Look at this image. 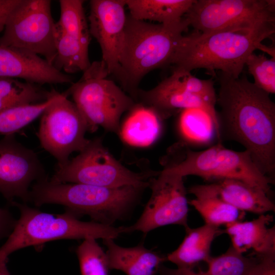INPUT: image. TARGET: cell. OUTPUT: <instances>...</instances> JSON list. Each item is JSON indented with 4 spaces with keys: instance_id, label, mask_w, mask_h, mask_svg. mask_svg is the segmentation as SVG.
<instances>
[{
    "instance_id": "cell-16",
    "label": "cell",
    "mask_w": 275,
    "mask_h": 275,
    "mask_svg": "<svg viewBox=\"0 0 275 275\" xmlns=\"http://www.w3.org/2000/svg\"><path fill=\"white\" fill-rule=\"evenodd\" d=\"M0 77L21 78L34 84L72 83L73 78L44 58L23 49L0 46Z\"/></svg>"
},
{
    "instance_id": "cell-2",
    "label": "cell",
    "mask_w": 275,
    "mask_h": 275,
    "mask_svg": "<svg viewBox=\"0 0 275 275\" xmlns=\"http://www.w3.org/2000/svg\"><path fill=\"white\" fill-rule=\"evenodd\" d=\"M274 32V23H269L252 28L183 36L169 64L173 69L189 72L196 69L211 73L219 70L237 78L248 57L256 49L262 50L265 45L262 42L272 38Z\"/></svg>"
},
{
    "instance_id": "cell-14",
    "label": "cell",
    "mask_w": 275,
    "mask_h": 275,
    "mask_svg": "<svg viewBox=\"0 0 275 275\" xmlns=\"http://www.w3.org/2000/svg\"><path fill=\"white\" fill-rule=\"evenodd\" d=\"M125 0H91L89 28L99 43L101 61L108 74L117 75L119 57L127 16Z\"/></svg>"
},
{
    "instance_id": "cell-18",
    "label": "cell",
    "mask_w": 275,
    "mask_h": 275,
    "mask_svg": "<svg viewBox=\"0 0 275 275\" xmlns=\"http://www.w3.org/2000/svg\"><path fill=\"white\" fill-rule=\"evenodd\" d=\"M89 29L62 28L55 23L56 54L53 66L67 73L84 72L91 66L89 58Z\"/></svg>"
},
{
    "instance_id": "cell-26",
    "label": "cell",
    "mask_w": 275,
    "mask_h": 275,
    "mask_svg": "<svg viewBox=\"0 0 275 275\" xmlns=\"http://www.w3.org/2000/svg\"><path fill=\"white\" fill-rule=\"evenodd\" d=\"M51 94V90L45 91L36 84L0 77V112L14 106L43 102Z\"/></svg>"
},
{
    "instance_id": "cell-11",
    "label": "cell",
    "mask_w": 275,
    "mask_h": 275,
    "mask_svg": "<svg viewBox=\"0 0 275 275\" xmlns=\"http://www.w3.org/2000/svg\"><path fill=\"white\" fill-rule=\"evenodd\" d=\"M38 137L41 146L62 166L74 152H80L90 140L85 134L87 123L75 104L64 93L41 115Z\"/></svg>"
},
{
    "instance_id": "cell-4",
    "label": "cell",
    "mask_w": 275,
    "mask_h": 275,
    "mask_svg": "<svg viewBox=\"0 0 275 275\" xmlns=\"http://www.w3.org/2000/svg\"><path fill=\"white\" fill-rule=\"evenodd\" d=\"M143 189L55 182L47 177L33 184L29 202L38 207L48 204L61 205L65 211L78 218L88 215L92 221L112 225L133 206Z\"/></svg>"
},
{
    "instance_id": "cell-7",
    "label": "cell",
    "mask_w": 275,
    "mask_h": 275,
    "mask_svg": "<svg viewBox=\"0 0 275 275\" xmlns=\"http://www.w3.org/2000/svg\"><path fill=\"white\" fill-rule=\"evenodd\" d=\"M107 75L101 61L93 62L80 79L72 82L64 93L72 96L87 123L88 131L93 132L100 126L119 134L121 116L136 103L113 80L107 79Z\"/></svg>"
},
{
    "instance_id": "cell-34",
    "label": "cell",
    "mask_w": 275,
    "mask_h": 275,
    "mask_svg": "<svg viewBox=\"0 0 275 275\" xmlns=\"http://www.w3.org/2000/svg\"><path fill=\"white\" fill-rule=\"evenodd\" d=\"M8 262V260L0 261V275H11L7 267Z\"/></svg>"
},
{
    "instance_id": "cell-9",
    "label": "cell",
    "mask_w": 275,
    "mask_h": 275,
    "mask_svg": "<svg viewBox=\"0 0 275 275\" xmlns=\"http://www.w3.org/2000/svg\"><path fill=\"white\" fill-rule=\"evenodd\" d=\"M184 17L203 34L252 28L275 22V1L195 0Z\"/></svg>"
},
{
    "instance_id": "cell-33",
    "label": "cell",
    "mask_w": 275,
    "mask_h": 275,
    "mask_svg": "<svg viewBox=\"0 0 275 275\" xmlns=\"http://www.w3.org/2000/svg\"><path fill=\"white\" fill-rule=\"evenodd\" d=\"M21 0H0V32L5 28L7 18Z\"/></svg>"
},
{
    "instance_id": "cell-27",
    "label": "cell",
    "mask_w": 275,
    "mask_h": 275,
    "mask_svg": "<svg viewBox=\"0 0 275 275\" xmlns=\"http://www.w3.org/2000/svg\"><path fill=\"white\" fill-rule=\"evenodd\" d=\"M60 94L52 89L50 97L43 102L14 106L0 112V135L14 134L22 129L41 116Z\"/></svg>"
},
{
    "instance_id": "cell-13",
    "label": "cell",
    "mask_w": 275,
    "mask_h": 275,
    "mask_svg": "<svg viewBox=\"0 0 275 275\" xmlns=\"http://www.w3.org/2000/svg\"><path fill=\"white\" fill-rule=\"evenodd\" d=\"M47 177L37 154L14 134L0 140V193L9 204L16 198L29 202L31 184Z\"/></svg>"
},
{
    "instance_id": "cell-28",
    "label": "cell",
    "mask_w": 275,
    "mask_h": 275,
    "mask_svg": "<svg viewBox=\"0 0 275 275\" xmlns=\"http://www.w3.org/2000/svg\"><path fill=\"white\" fill-rule=\"evenodd\" d=\"M179 127L183 135L191 141L207 143L215 136V125L211 117L201 109L182 111Z\"/></svg>"
},
{
    "instance_id": "cell-5",
    "label": "cell",
    "mask_w": 275,
    "mask_h": 275,
    "mask_svg": "<svg viewBox=\"0 0 275 275\" xmlns=\"http://www.w3.org/2000/svg\"><path fill=\"white\" fill-rule=\"evenodd\" d=\"M20 217L6 241L0 247V261L9 260L13 252L30 246L38 247L46 242L62 239H115L123 233V227H115L98 222H84L71 212H45L26 203L13 201Z\"/></svg>"
},
{
    "instance_id": "cell-25",
    "label": "cell",
    "mask_w": 275,
    "mask_h": 275,
    "mask_svg": "<svg viewBox=\"0 0 275 275\" xmlns=\"http://www.w3.org/2000/svg\"><path fill=\"white\" fill-rule=\"evenodd\" d=\"M257 260L255 256H244L231 246L224 254L211 257L206 270L196 272L193 269L170 268L162 265L159 275H249Z\"/></svg>"
},
{
    "instance_id": "cell-22",
    "label": "cell",
    "mask_w": 275,
    "mask_h": 275,
    "mask_svg": "<svg viewBox=\"0 0 275 275\" xmlns=\"http://www.w3.org/2000/svg\"><path fill=\"white\" fill-rule=\"evenodd\" d=\"M187 191L195 196L188 204L199 213L206 224L220 227L241 221L244 216V212L221 199L212 182L191 186Z\"/></svg>"
},
{
    "instance_id": "cell-20",
    "label": "cell",
    "mask_w": 275,
    "mask_h": 275,
    "mask_svg": "<svg viewBox=\"0 0 275 275\" xmlns=\"http://www.w3.org/2000/svg\"><path fill=\"white\" fill-rule=\"evenodd\" d=\"M211 182L221 199L239 210L261 215L275 210L269 195L259 187L232 178Z\"/></svg>"
},
{
    "instance_id": "cell-21",
    "label": "cell",
    "mask_w": 275,
    "mask_h": 275,
    "mask_svg": "<svg viewBox=\"0 0 275 275\" xmlns=\"http://www.w3.org/2000/svg\"><path fill=\"white\" fill-rule=\"evenodd\" d=\"M185 236L175 251L168 254L167 261L176 265L178 268L193 269L201 262L206 263L210 257L211 246L215 237L223 231L211 225L185 228Z\"/></svg>"
},
{
    "instance_id": "cell-8",
    "label": "cell",
    "mask_w": 275,
    "mask_h": 275,
    "mask_svg": "<svg viewBox=\"0 0 275 275\" xmlns=\"http://www.w3.org/2000/svg\"><path fill=\"white\" fill-rule=\"evenodd\" d=\"M158 172L137 173L118 161L100 138L90 140L88 145L65 164L57 166L49 179L55 182L82 183L118 187L132 186L145 188Z\"/></svg>"
},
{
    "instance_id": "cell-23",
    "label": "cell",
    "mask_w": 275,
    "mask_h": 275,
    "mask_svg": "<svg viewBox=\"0 0 275 275\" xmlns=\"http://www.w3.org/2000/svg\"><path fill=\"white\" fill-rule=\"evenodd\" d=\"M120 126L119 134L126 144L135 147L152 145L159 137L161 119L152 108L136 103Z\"/></svg>"
},
{
    "instance_id": "cell-10",
    "label": "cell",
    "mask_w": 275,
    "mask_h": 275,
    "mask_svg": "<svg viewBox=\"0 0 275 275\" xmlns=\"http://www.w3.org/2000/svg\"><path fill=\"white\" fill-rule=\"evenodd\" d=\"M55 23L50 0H21L7 18L0 46L28 51L52 64Z\"/></svg>"
},
{
    "instance_id": "cell-29",
    "label": "cell",
    "mask_w": 275,
    "mask_h": 275,
    "mask_svg": "<svg viewBox=\"0 0 275 275\" xmlns=\"http://www.w3.org/2000/svg\"><path fill=\"white\" fill-rule=\"evenodd\" d=\"M81 275H108L106 253L94 238L84 239L76 248Z\"/></svg>"
},
{
    "instance_id": "cell-1",
    "label": "cell",
    "mask_w": 275,
    "mask_h": 275,
    "mask_svg": "<svg viewBox=\"0 0 275 275\" xmlns=\"http://www.w3.org/2000/svg\"><path fill=\"white\" fill-rule=\"evenodd\" d=\"M216 104L218 142H236L248 151L261 172H275V104L269 94L245 75L234 78L221 72Z\"/></svg>"
},
{
    "instance_id": "cell-3",
    "label": "cell",
    "mask_w": 275,
    "mask_h": 275,
    "mask_svg": "<svg viewBox=\"0 0 275 275\" xmlns=\"http://www.w3.org/2000/svg\"><path fill=\"white\" fill-rule=\"evenodd\" d=\"M189 26L184 17L178 23L166 25L127 16L116 76L133 99H137L138 87L147 73L169 64Z\"/></svg>"
},
{
    "instance_id": "cell-17",
    "label": "cell",
    "mask_w": 275,
    "mask_h": 275,
    "mask_svg": "<svg viewBox=\"0 0 275 275\" xmlns=\"http://www.w3.org/2000/svg\"><path fill=\"white\" fill-rule=\"evenodd\" d=\"M273 221L269 214L260 215L250 221H237L226 225L223 233L231 240V246L243 254L252 251L251 256L275 255V228L268 227Z\"/></svg>"
},
{
    "instance_id": "cell-6",
    "label": "cell",
    "mask_w": 275,
    "mask_h": 275,
    "mask_svg": "<svg viewBox=\"0 0 275 275\" xmlns=\"http://www.w3.org/2000/svg\"><path fill=\"white\" fill-rule=\"evenodd\" d=\"M162 172L183 177L195 175L214 180L232 178L271 192L273 179L263 174L250 153L225 147L221 142L202 151H194L183 142L171 147L162 160Z\"/></svg>"
},
{
    "instance_id": "cell-24",
    "label": "cell",
    "mask_w": 275,
    "mask_h": 275,
    "mask_svg": "<svg viewBox=\"0 0 275 275\" xmlns=\"http://www.w3.org/2000/svg\"><path fill=\"white\" fill-rule=\"evenodd\" d=\"M195 0H125L130 16L170 25L182 21Z\"/></svg>"
},
{
    "instance_id": "cell-32",
    "label": "cell",
    "mask_w": 275,
    "mask_h": 275,
    "mask_svg": "<svg viewBox=\"0 0 275 275\" xmlns=\"http://www.w3.org/2000/svg\"><path fill=\"white\" fill-rule=\"evenodd\" d=\"M16 221L8 207H0V241L10 235Z\"/></svg>"
},
{
    "instance_id": "cell-31",
    "label": "cell",
    "mask_w": 275,
    "mask_h": 275,
    "mask_svg": "<svg viewBox=\"0 0 275 275\" xmlns=\"http://www.w3.org/2000/svg\"><path fill=\"white\" fill-rule=\"evenodd\" d=\"M256 257L249 275H275V255Z\"/></svg>"
},
{
    "instance_id": "cell-12",
    "label": "cell",
    "mask_w": 275,
    "mask_h": 275,
    "mask_svg": "<svg viewBox=\"0 0 275 275\" xmlns=\"http://www.w3.org/2000/svg\"><path fill=\"white\" fill-rule=\"evenodd\" d=\"M152 193L143 213L132 225L123 227V233L144 234L160 227L178 225L188 227V201L183 177L159 171L150 181Z\"/></svg>"
},
{
    "instance_id": "cell-15",
    "label": "cell",
    "mask_w": 275,
    "mask_h": 275,
    "mask_svg": "<svg viewBox=\"0 0 275 275\" xmlns=\"http://www.w3.org/2000/svg\"><path fill=\"white\" fill-rule=\"evenodd\" d=\"M154 109L160 119L171 117L179 110L199 108L208 113L217 129L216 103L191 92L183 80L181 72L173 69L172 74L148 91L139 90L137 99Z\"/></svg>"
},
{
    "instance_id": "cell-30",
    "label": "cell",
    "mask_w": 275,
    "mask_h": 275,
    "mask_svg": "<svg viewBox=\"0 0 275 275\" xmlns=\"http://www.w3.org/2000/svg\"><path fill=\"white\" fill-rule=\"evenodd\" d=\"M245 65L257 87L269 94H274L275 58L268 59L264 54L253 52L248 57Z\"/></svg>"
},
{
    "instance_id": "cell-19",
    "label": "cell",
    "mask_w": 275,
    "mask_h": 275,
    "mask_svg": "<svg viewBox=\"0 0 275 275\" xmlns=\"http://www.w3.org/2000/svg\"><path fill=\"white\" fill-rule=\"evenodd\" d=\"M109 269L120 270L126 275H154L166 257L149 250L142 244L133 247H123L113 239L103 240Z\"/></svg>"
}]
</instances>
